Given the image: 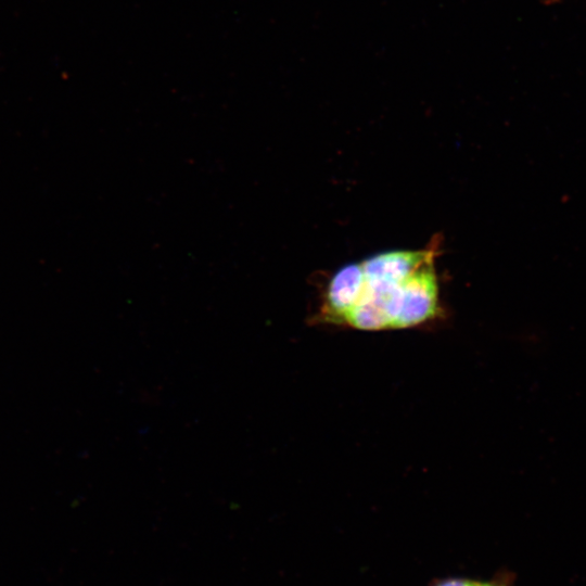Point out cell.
Listing matches in <instances>:
<instances>
[{"mask_svg":"<svg viewBox=\"0 0 586 586\" xmlns=\"http://www.w3.org/2000/svg\"><path fill=\"white\" fill-rule=\"evenodd\" d=\"M428 586H517V575L507 568H500L487 578L467 575L434 577Z\"/></svg>","mask_w":586,"mask_h":586,"instance_id":"6da1fadb","label":"cell"}]
</instances>
